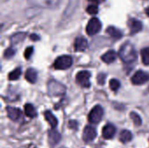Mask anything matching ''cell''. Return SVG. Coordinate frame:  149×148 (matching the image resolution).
Masks as SVG:
<instances>
[{
  "label": "cell",
  "instance_id": "30",
  "mask_svg": "<svg viewBox=\"0 0 149 148\" xmlns=\"http://www.w3.org/2000/svg\"><path fill=\"white\" fill-rule=\"evenodd\" d=\"M69 127L72 129H77L78 128V123L75 120H71L69 122Z\"/></svg>",
  "mask_w": 149,
  "mask_h": 148
},
{
  "label": "cell",
  "instance_id": "27",
  "mask_svg": "<svg viewBox=\"0 0 149 148\" xmlns=\"http://www.w3.org/2000/svg\"><path fill=\"white\" fill-rule=\"evenodd\" d=\"M15 50L13 48H8L4 51V53H3V56L5 58H10L11 57H13L15 55Z\"/></svg>",
  "mask_w": 149,
  "mask_h": 148
},
{
  "label": "cell",
  "instance_id": "23",
  "mask_svg": "<svg viewBox=\"0 0 149 148\" xmlns=\"http://www.w3.org/2000/svg\"><path fill=\"white\" fill-rule=\"evenodd\" d=\"M141 58H142V62L144 65H149V48H144L141 50Z\"/></svg>",
  "mask_w": 149,
  "mask_h": 148
},
{
  "label": "cell",
  "instance_id": "21",
  "mask_svg": "<svg viewBox=\"0 0 149 148\" xmlns=\"http://www.w3.org/2000/svg\"><path fill=\"white\" fill-rule=\"evenodd\" d=\"M24 113H25L26 116H28L29 118H34V117L37 116L36 109L34 108V106L31 104H25V106H24Z\"/></svg>",
  "mask_w": 149,
  "mask_h": 148
},
{
  "label": "cell",
  "instance_id": "25",
  "mask_svg": "<svg viewBox=\"0 0 149 148\" xmlns=\"http://www.w3.org/2000/svg\"><path fill=\"white\" fill-rule=\"evenodd\" d=\"M109 84H110V88H111V90H113V92L118 91V89L120 87V81L117 80V79H115L110 80V83H109Z\"/></svg>",
  "mask_w": 149,
  "mask_h": 148
},
{
  "label": "cell",
  "instance_id": "29",
  "mask_svg": "<svg viewBox=\"0 0 149 148\" xmlns=\"http://www.w3.org/2000/svg\"><path fill=\"white\" fill-rule=\"evenodd\" d=\"M97 80H98V83H99L100 85H104V83H105V81H106V75L103 74V73L99 74V75H98Z\"/></svg>",
  "mask_w": 149,
  "mask_h": 148
},
{
  "label": "cell",
  "instance_id": "24",
  "mask_svg": "<svg viewBox=\"0 0 149 148\" xmlns=\"http://www.w3.org/2000/svg\"><path fill=\"white\" fill-rule=\"evenodd\" d=\"M130 118L132 119L133 122L134 123V125H135L136 126H140L141 125V123H142L140 115H138L136 113L132 112V113H130Z\"/></svg>",
  "mask_w": 149,
  "mask_h": 148
},
{
  "label": "cell",
  "instance_id": "3",
  "mask_svg": "<svg viewBox=\"0 0 149 148\" xmlns=\"http://www.w3.org/2000/svg\"><path fill=\"white\" fill-rule=\"evenodd\" d=\"M72 65V58L69 55L58 57L54 62V68L57 70H66Z\"/></svg>",
  "mask_w": 149,
  "mask_h": 148
},
{
  "label": "cell",
  "instance_id": "8",
  "mask_svg": "<svg viewBox=\"0 0 149 148\" xmlns=\"http://www.w3.org/2000/svg\"><path fill=\"white\" fill-rule=\"evenodd\" d=\"M149 80V73L144 71H138L132 77L131 81L134 85H142L147 83Z\"/></svg>",
  "mask_w": 149,
  "mask_h": 148
},
{
  "label": "cell",
  "instance_id": "34",
  "mask_svg": "<svg viewBox=\"0 0 149 148\" xmlns=\"http://www.w3.org/2000/svg\"><path fill=\"white\" fill-rule=\"evenodd\" d=\"M62 148H65V147H62Z\"/></svg>",
  "mask_w": 149,
  "mask_h": 148
},
{
  "label": "cell",
  "instance_id": "19",
  "mask_svg": "<svg viewBox=\"0 0 149 148\" xmlns=\"http://www.w3.org/2000/svg\"><path fill=\"white\" fill-rule=\"evenodd\" d=\"M133 139V135L130 131L128 130H124L120 133V140L122 143H127L130 142Z\"/></svg>",
  "mask_w": 149,
  "mask_h": 148
},
{
  "label": "cell",
  "instance_id": "4",
  "mask_svg": "<svg viewBox=\"0 0 149 148\" xmlns=\"http://www.w3.org/2000/svg\"><path fill=\"white\" fill-rule=\"evenodd\" d=\"M48 92L52 96H60L65 92V86L56 80H51L48 83Z\"/></svg>",
  "mask_w": 149,
  "mask_h": 148
},
{
  "label": "cell",
  "instance_id": "5",
  "mask_svg": "<svg viewBox=\"0 0 149 148\" xmlns=\"http://www.w3.org/2000/svg\"><path fill=\"white\" fill-rule=\"evenodd\" d=\"M102 27L101 22L97 17H93L89 20L87 25H86V33L89 36H93L100 31Z\"/></svg>",
  "mask_w": 149,
  "mask_h": 148
},
{
  "label": "cell",
  "instance_id": "6",
  "mask_svg": "<svg viewBox=\"0 0 149 148\" xmlns=\"http://www.w3.org/2000/svg\"><path fill=\"white\" fill-rule=\"evenodd\" d=\"M103 108L100 106H95L90 112L88 115V120L92 124H98L100 122L102 117H103Z\"/></svg>",
  "mask_w": 149,
  "mask_h": 148
},
{
  "label": "cell",
  "instance_id": "10",
  "mask_svg": "<svg viewBox=\"0 0 149 148\" xmlns=\"http://www.w3.org/2000/svg\"><path fill=\"white\" fill-rule=\"evenodd\" d=\"M6 111H7L8 117L12 121H18L21 119V117H22V112L18 108L8 106L6 108Z\"/></svg>",
  "mask_w": 149,
  "mask_h": 148
},
{
  "label": "cell",
  "instance_id": "14",
  "mask_svg": "<svg viewBox=\"0 0 149 148\" xmlns=\"http://www.w3.org/2000/svg\"><path fill=\"white\" fill-rule=\"evenodd\" d=\"M48 138H49V142L52 146H54L56 144H58L60 140H61V135L58 133V132H57L56 130H51L48 133Z\"/></svg>",
  "mask_w": 149,
  "mask_h": 148
},
{
  "label": "cell",
  "instance_id": "17",
  "mask_svg": "<svg viewBox=\"0 0 149 148\" xmlns=\"http://www.w3.org/2000/svg\"><path fill=\"white\" fill-rule=\"evenodd\" d=\"M107 34H109L112 38H115V39H119L121 38L123 34L121 32V31H120L119 29H117L114 26H109L107 28Z\"/></svg>",
  "mask_w": 149,
  "mask_h": 148
},
{
  "label": "cell",
  "instance_id": "9",
  "mask_svg": "<svg viewBox=\"0 0 149 148\" xmlns=\"http://www.w3.org/2000/svg\"><path fill=\"white\" fill-rule=\"evenodd\" d=\"M96 136H97V132L93 126H86L85 127L84 132H83V140L85 142L88 143V142L93 141L96 138Z\"/></svg>",
  "mask_w": 149,
  "mask_h": 148
},
{
  "label": "cell",
  "instance_id": "12",
  "mask_svg": "<svg viewBox=\"0 0 149 148\" xmlns=\"http://www.w3.org/2000/svg\"><path fill=\"white\" fill-rule=\"evenodd\" d=\"M88 47V42L84 37H78L74 41V49L76 51H83Z\"/></svg>",
  "mask_w": 149,
  "mask_h": 148
},
{
  "label": "cell",
  "instance_id": "2",
  "mask_svg": "<svg viewBox=\"0 0 149 148\" xmlns=\"http://www.w3.org/2000/svg\"><path fill=\"white\" fill-rule=\"evenodd\" d=\"M32 6L45 9H56L58 7L60 0H27Z\"/></svg>",
  "mask_w": 149,
  "mask_h": 148
},
{
  "label": "cell",
  "instance_id": "22",
  "mask_svg": "<svg viewBox=\"0 0 149 148\" xmlns=\"http://www.w3.org/2000/svg\"><path fill=\"white\" fill-rule=\"evenodd\" d=\"M22 74V70L21 68H16L15 70H13L11 72L9 73V79L10 80H17L19 79L20 75Z\"/></svg>",
  "mask_w": 149,
  "mask_h": 148
},
{
  "label": "cell",
  "instance_id": "15",
  "mask_svg": "<svg viewBox=\"0 0 149 148\" xmlns=\"http://www.w3.org/2000/svg\"><path fill=\"white\" fill-rule=\"evenodd\" d=\"M116 58H117V53H116L114 51L110 50V51H107L105 54L102 55L101 59H102V61H104L105 63L110 64V63L113 62V61L116 59Z\"/></svg>",
  "mask_w": 149,
  "mask_h": 148
},
{
  "label": "cell",
  "instance_id": "32",
  "mask_svg": "<svg viewBox=\"0 0 149 148\" xmlns=\"http://www.w3.org/2000/svg\"><path fill=\"white\" fill-rule=\"evenodd\" d=\"M89 1H91L93 3H100L104 2L105 0H89Z\"/></svg>",
  "mask_w": 149,
  "mask_h": 148
},
{
  "label": "cell",
  "instance_id": "16",
  "mask_svg": "<svg viewBox=\"0 0 149 148\" xmlns=\"http://www.w3.org/2000/svg\"><path fill=\"white\" fill-rule=\"evenodd\" d=\"M44 116H45V119L46 120V121L50 124L51 127L52 129H54L57 126V125H58V120H57V118L50 111H45V113H44Z\"/></svg>",
  "mask_w": 149,
  "mask_h": 148
},
{
  "label": "cell",
  "instance_id": "20",
  "mask_svg": "<svg viewBox=\"0 0 149 148\" xmlns=\"http://www.w3.org/2000/svg\"><path fill=\"white\" fill-rule=\"evenodd\" d=\"M25 37H26V33H24V32H17V33L14 34L13 36H11L10 42H11L12 44H17L20 43L21 41H23Z\"/></svg>",
  "mask_w": 149,
  "mask_h": 148
},
{
  "label": "cell",
  "instance_id": "26",
  "mask_svg": "<svg viewBox=\"0 0 149 148\" xmlns=\"http://www.w3.org/2000/svg\"><path fill=\"white\" fill-rule=\"evenodd\" d=\"M86 11H87L88 14H92V15L97 14L99 12V7L96 4H90L86 8Z\"/></svg>",
  "mask_w": 149,
  "mask_h": 148
},
{
  "label": "cell",
  "instance_id": "18",
  "mask_svg": "<svg viewBox=\"0 0 149 148\" xmlns=\"http://www.w3.org/2000/svg\"><path fill=\"white\" fill-rule=\"evenodd\" d=\"M37 78H38V74H37V72L34 69L30 68V69H28L26 71L25 79H26L27 81H29L31 84H34L37 81Z\"/></svg>",
  "mask_w": 149,
  "mask_h": 148
},
{
  "label": "cell",
  "instance_id": "13",
  "mask_svg": "<svg viewBox=\"0 0 149 148\" xmlns=\"http://www.w3.org/2000/svg\"><path fill=\"white\" fill-rule=\"evenodd\" d=\"M116 133V128L112 124H107L104 126L102 130V135L106 140H110L114 137Z\"/></svg>",
  "mask_w": 149,
  "mask_h": 148
},
{
  "label": "cell",
  "instance_id": "1",
  "mask_svg": "<svg viewBox=\"0 0 149 148\" xmlns=\"http://www.w3.org/2000/svg\"><path fill=\"white\" fill-rule=\"evenodd\" d=\"M119 56L125 63H133L137 59V52L134 45L130 43H125L119 51Z\"/></svg>",
  "mask_w": 149,
  "mask_h": 148
},
{
  "label": "cell",
  "instance_id": "28",
  "mask_svg": "<svg viewBox=\"0 0 149 148\" xmlns=\"http://www.w3.org/2000/svg\"><path fill=\"white\" fill-rule=\"evenodd\" d=\"M32 53H33V47L32 46L27 47L25 49V51H24V58L26 59H29L31 58V56L32 55Z\"/></svg>",
  "mask_w": 149,
  "mask_h": 148
},
{
  "label": "cell",
  "instance_id": "33",
  "mask_svg": "<svg viewBox=\"0 0 149 148\" xmlns=\"http://www.w3.org/2000/svg\"><path fill=\"white\" fill-rule=\"evenodd\" d=\"M146 14H147V15L149 17V7L146 9Z\"/></svg>",
  "mask_w": 149,
  "mask_h": 148
},
{
  "label": "cell",
  "instance_id": "31",
  "mask_svg": "<svg viewBox=\"0 0 149 148\" xmlns=\"http://www.w3.org/2000/svg\"><path fill=\"white\" fill-rule=\"evenodd\" d=\"M30 38H31V40H33V41H38V40L40 39L39 36L37 35V34H31V35L30 36Z\"/></svg>",
  "mask_w": 149,
  "mask_h": 148
},
{
  "label": "cell",
  "instance_id": "7",
  "mask_svg": "<svg viewBox=\"0 0 149 148\" xmlns=\"http://www.w3.org/2000/svg\"><path fill=\"white\" fill-rule=\"evenodd\" d=\"M91 73L88 71H81L76 75V82L84 88H88L91 85L90 83Z\"/></svg>",
  "mask_w": 149,
  "mask_h": 148
},
{
  "label": "cell",
  "instance_id": "11",
  "mask_svg": "<svg viewBox=\"0 0 149 148\" xmlns=\"http://www.w3.org/2000/svg\"><path fill=\"white\" fill-rule=\"evenodd\" d=\"M128 25L131 34H136L142 30V23L136 18H131L128 22Z\"/></svg>",
  "mask_w": 149,
  "mask_h": 148
}]
</instances>
